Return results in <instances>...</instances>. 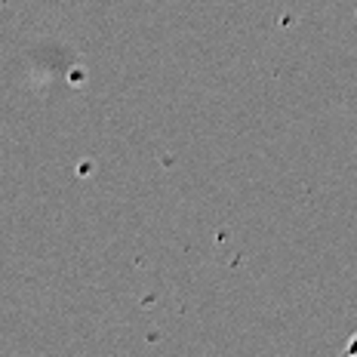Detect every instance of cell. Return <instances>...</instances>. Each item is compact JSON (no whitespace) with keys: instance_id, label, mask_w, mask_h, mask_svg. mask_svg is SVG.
Instances as JSON below:
<instances>
[]
</instances>
